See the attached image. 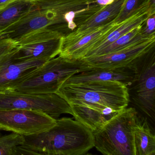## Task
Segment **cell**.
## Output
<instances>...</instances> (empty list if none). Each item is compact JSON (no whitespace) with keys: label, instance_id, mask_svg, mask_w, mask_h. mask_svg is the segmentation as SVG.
Segmentation results:
<instances>
[{"label":"cell","instance_id":"obj_26","mask_svg":"<svg viewBox=\"0 0 155 155\" xmlns=\"http://www.w3.org/2000/svg\"><path fill=\"white\" fill-rule=\"evenodd\" d=\"M16 1L17 0H0V11L3 10Z\"/></svg>","mask_w":155,"mask_h":155},{"label":"cell","instance_id":"obj_3","mask_svg":"<svg viewBox=\"0 0 155 155\" xmlns=\"http://www.w3.org/2000/svg\"><path fill=\"white\" fill-rule=\"evenodd\" d=\"M69 104L85 103L110 107L119 113L130 101L128 87L113 81L63 84L56 93Z\"/></svg>","mask_w":155,"mask_h":155},{"label":"cell","instance_id":"obj_14","mask_svg":"<svg viewBox=\"0 0 155 155\" xmlns=\"http://www.w3.org/2000/svg\"><path fill=\"white\" fill-rule=\"evenodd\" d=\"M15 49L0 58V91L10 90L21 79L47 61H16L14 58Z\"/></svg>","mask_w":155,"mask_h":155},{"label":"cell","instance_id":"obj_21","mask_svg":"<svg viewBox=\"0 0 155 155\" xmlns=\"http://www.w3.org/2000/svg\"><path fill=\"white\" fill-rule=\"evenodd\" d=\"M147 0H125L120 12L115 19V23H121L131 17Z\"/></svg>","mask_w":155,"mask_h":155},{"label":"cell","instance_id":"obj_8","mask_svg":"<svg viewBox=\"0 0 155 155\" xmlns=\"http://www.w3.org/2000/svg\"><path fill=\"white\" fill-rule=\"evenodd\" d=\"M125 0H115L113 3L101 6L92 4L86 11L78 14L75 18L76 28L65 35L63 45L72 42L96 28L114 21Z\"/></svg>","mask_w":155,"mask_h":155},{"label":"cell","instance_id":"obj_10","mask_svg":"<svg viewBox=\"0 0 155 155\" xmlns=\"http://www.w3.org/2000/svg\"><path fill=\"white\" fill-rule=\"evenodd\" d=\"M155 36L108 54L83 58L92 69H113L127 66L155 48Z\"/></svg>","mask_w":155,"mask_h":155},{"label":"cell","instance_id":"obj_27","mask_svg":"<svg viewBox=\"0 0 155 155\" xmlns=\"http://www.w3.org/2000/svg\"><path fill=\"white\" fill-rule=\"evenodd\" d=\"M5 37L3 35L2 33V32H0V40H2V39H4Z\"/></svg>","mask_w":155,"mask_h":155},{"label":"cell","instance_id":"obj_1","mask_svg":"<svg viewBox=\"0 0 155 155\" xmlns=\"http://www.w3.org/2000/svg\"><path fill=\"white\" fill-rule=\"evenodd\" d=\"M24 138L23 147L45 155H84L94 147L93 132L69 117L58 118L49 130Z\"/></svg>","mask_w":155,"mask_h":155},{"label":"cell","instance_id":"obj_15","mask_svg":"<svg viewBox=\"0 0 155 155\" xmlns=\"http://www.w3.org/2000/svg\"><path fill=\"white\" fill-rule=\"evenodd\" d=\"M122 23L117 24L114 21H112L98 27L75 41L63 45L59 56L70 60L83 59L96 44L117 28Z\"/></svg>","mask_w":155,"mask_h":155},{"label":"cell","instance_id":"obj_24","mask_svg":"<svg viewBox=\"0 0 155 155\" xmlns=\"http://www.w3.org/2000/svg\"><path fill=\"white\" fill-rule=\"evenodd\" d=\"M12 155H45L32 151L24 147L22 145L18 146L14 149Z\"/></svg>","mask_w":155,"mask_h":155},{"label":"cell","instance_id":"obj_11","mask_svg":"<svg viewBox=\"0 0 155 155\" xmlns=\"http://www.w3.org/2000/svg\"><path fill=\"white\" fill-rule=\"evenodd\" d=\"M96 0H33L34 6L52 17L56 24H66L71 31L76 28L78 14L86 11Z\"/></svg>","mask_w":155,"mask_h":155},{"label":"cell","instance_id":"obj_5","mask_svg":"<svg viewBox=\"0 0 155 155\" xmlns=\"http://www.w3.org/2000/svg\"><path fill=\"white\" fill-rule=\"evenodd\" d=\"M65 36L60 31L49 27L32 32L16 41L14 60L22 62L53 59L61 53Z\"/></svg>","mask_w":155,"mask_h":155},{"label":"cell","instance_id":"obj_22","mask_svg":"<svg viewBox=\"0 0 155 155\" xmlns=\"http://www.w3.org/2000/svg\"><path fill=\"white\" fill-rule=\"evenodd\" d=\"M17 42L12 39L4 38L0 40V58L16 48Z\"/></svg>","mask_w":155,"mask_h":155},{"label":"cell","instance_id":"obj_13","mask_svg":"<svg viewBox=\"0 0 155 155\" xmlns=\"http://www.w3.org/2000/svg\"><path fill=\"white\" fill-rule=\"evenodd\" d=\"M56 25L45 13L33 6L2 32L5 38L16 41L27 35L43 28Z\"/></svg>","mask_w":155,"mask_h":155},{"label":"cell","instance_id":"obj_20","mask_svg":"<svg viewBox=\"0 0 155 155\" xmlns=\"http://www.w3.org/2000/svg\"><path fill=\"white\" fill-rule=\"evenodd\" d=\"M24 141V137L18 134H0V155H12L15 148L23 144Z\"/></svg>","mask_w":155,"mask_h":155},{"label":"cell","instance_id":"obj_9","mask_svg":"<svg viewBox=\"0 0 155 155\" xmlns=\"http://www.w3.org/2000/svg\"><path fill=\"white\" fill-rule=\"evenodd\" d=\"M134 88L133 99L138 107L155 119V52L153 48L143 57Z\"/></svg>","mask_w":155,"mask_h":155},{"label":"cell","instance_id":"obj_2","mask_svg":"<svg viewBox=\"0 0 155 155\" xmlns=\"http://www.w3.org/2000/svg\"><path fill=\"white\" fill-rule=\"evenodd\" d=\"M92 69L83 59L70 60L58 56L36 68L8 91L35 94H56L68 78Z\"/></svg>","mask_w":155,"mask_h":155},{"label":"cell","instance_id":"obj_16","mask_svg":"<svg viewBox=\"0 0 155 155\" xmlns=\"http://www.w3.org/2000/svg\"><path fill=\"white\" fill-rule=\"evenodd\" d=\"M70 105L72 115L76 120L85 126L93 133L118 113L110 107L87 103H78Z\"/></svg>","mask_w":155,"mask_h":155},{"label":"cell","instance_id":"obj_28","mask_svg":"<svg viewBox=\"0 0 155 155\" xmlns=\"http://www.w3.org/2000/svg\"><path fill=\"white\" fill-rule=\"evenodd\" d=\"M84 155H95L93 154L89 153H87L86 154Z\"/></svg>","mask_w":155,"mask_h":155},{"label":"cell","instance_id":"obj_19","mask_svg":"<svg viewBox=\"0 0 155 155\" xmlns=\"http://www.w3.org/2000/svg\"><path fill=\"white\" fill-rule=\"evenodd\" d=\"M34 5L33 0H17L0 11V32Z\"/></svg>","mask_w":155,"mask_h":155},{"label":"cell","instance_id":"obj_7","mask_svg":"<svg viewBox=\"0 0 155 155\" xmlns=\"http://www.w3.org/2000/svg\"><path fill=\"white\" fill-rule=\"evenodd\" d=\"M56 124V120L42 112L22 109H0V130L23 136L45 132Z\"/></svg>","mask_w":155,"mask_h":155},{"label":"cell","instance_id":"obj_12","mask_svg":"<svg viewBox=\"0 0 155 155\" xmlns=\"http://www.w3.org/2000/svg\"><path fill=\"white\" fill-rule=\"evenodd\" d=\"M138 72L137 62L116 69H92L72 75L63 84H79L95 81H113L120 82L128 87L135 84Z\"/></svg>","mask_w":155,"mask_h":155},{"label":"cell","instance_id":"obj_25","mask_svg":"<svg viewBox=\"0 0 155 155\" xmlns=\"http://www.w3.org/2000/svg\"><path fill=\"white\" fill-rule=\"evenodd\" d=\"M115 0H96L93 4L101 6H106L113 3Z\"/></svg>","mask_w":155,"mask_h":155},{"label":"cell","instance_id":"obj_18","mask_svg":"<svg viewBox=\"0 0 155 155\" xmlns=\"http://www.w3.org/2000/svg\"><path fill=\"white\" fill-rule=\"evenodd\" d=\"M144 24L132 29V30L118 38L113 43L111 44L102 50L95 53L93 56L91 57L104 55V54L115 52L120 51L122 49H124L136 43L139 42L141 41L155 36L147 37L145 36L143 34L142 30Z\"/></svg>","mask_w":155,"mask_h":155},{"label":"cell","instance_id":"obj_17","mask_svg":"<svg viewBox=\"0 0 155 155\" xmlns=\"http://www.w3.org/2000/svg\"><path fill=\"white\" fill-rule=\"evenodd\" d=\"M135 155H155V136L146 119L138 118L135 127Z\"/></svg>","mask_w":155,"mask_h":155},{"label":"cell","instance_id":"obj_4","mask_svg":"<svg viewBox=\"0 0 155 155\" xmlns=\"http://www.w3.org/2000/svg\"><path fill=\"white\" fill-rule=\"evenodd\" d=\"M137 120L135 108L126 107L120 111L93 132L94 147L103 155H135Z\"/></svg>","mask_w":155,"mask_h":155},{"label":"cell","instance_id":"obj_23","mask_svg":"<svg viewBox=\"0 0 155 155\" xmlns=\"http://www.w3.org/2000/svg\"><path fill=\"white\" fill-rule=\"evenodd\" d=\"M155 16H150L143 25L142 32L147 37L155 36Z\"/></svg>","mask_w":155,"mask_h":155},{"label":"cell","instance_id":"obj_6","mask_svg":"<svg viewBox=\"0 0 155 155\" xmlns=\"http://www.w3.org/2000/svg\"><path fill=\"white\" fill-rule=\"evenodd\" d=\"M10 109L39 111L55 120L63 114L72 115L71 106L56 94H35L0 91V109Z\"/></svg>","mask_w":155,"mask_h":155}]
</instances>
